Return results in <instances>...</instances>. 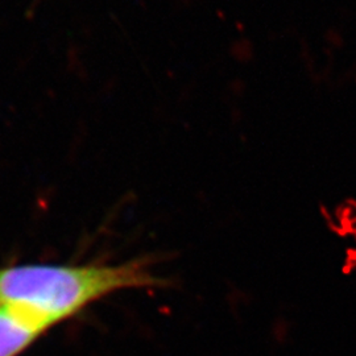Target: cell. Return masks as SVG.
Returning <instances> with one entry per match:
<instances>
[{
	"mask_svg": "<svg viewBox=\"0 0 356 356\" xmlns=\"http://www.w3.org/2000/svg\"><path fill=\"white\" fill-rule=\"evenodd\" d=\"M49 321L22 306L0 304V356H16L51 327Z\"/></svg>",
	"mask_w": 356,
	"mask_h": 356,
	"instance_id": "2",
	"label": "cell"
},
{
	"mask_svg": "<svg viewBox=\"0 0 356 356\" xmlns=\"http://www.w3.org/2000/svg\"><path fill=\"white\" fill-rule=\"evenodd\" d=\"M161 284L140 261L122 266L1 268L0 304L26 307L56 325L110 293Z\"/></svg>",
	"mask_w": 356,
	"mask_h": 356,
	"instance_id": "1",
	"label": "cell"
}]
</instances>
